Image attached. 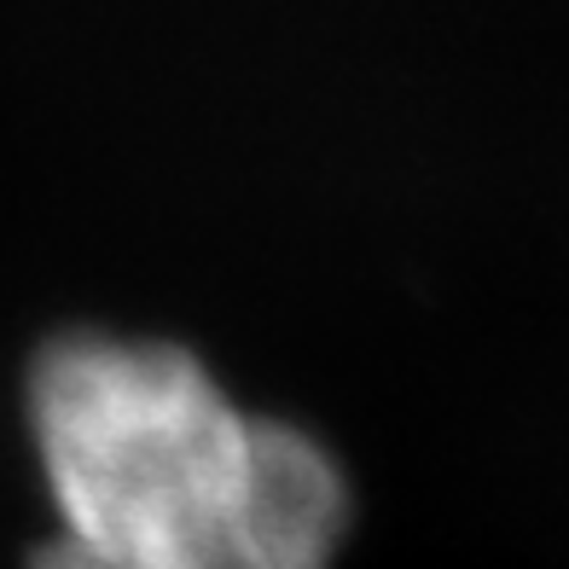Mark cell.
<instances>
[{"instance_id":"obj_1","label":"cell","mask_w":569,"mask_h":569,"mask_svg":"<svg viewBox=\"0 0 569 569\" xmlns=\"http://www.w3.org/2000/svg\"><path fill=\"white\" fill-rule=\"evenodd\" d=\"M59 535L36 569H331L349 477L315 436L232 401L192 349L76 331L30 367Z\"/></svg>"}]
</instances>
